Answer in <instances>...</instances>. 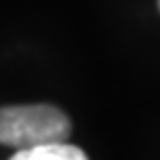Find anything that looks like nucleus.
Segmentation results:
<instances>
[{
    "mask_svg": "<svg viewBox=\"0 0 160 160\" xmlns=\"http://www.w3.org/2000/svg\"><path fill=\"white\" fill-rule=\"evenodd\" d=\"M71 121L60 108L50 104L0 108V143L27 150L44 143L67 142Z\"/></svg>",
    "mask_w": 160,
    "mask_h": 160,
    "instance_id": "f257e3e1",
    "label": "nucleus"
},
{
    "mask_svg": "<svg viewBox=\"0 0 160 160\" xmlns=\"http://www.w3.org/2000/svg\"><path fill=\"white\" fill-rule=\"evenodd\" d=\"M11 160H88V156L77 146H71L67 142H56L19 150L15 156H11Z\"/></svg>",
    "mask_w": 160,
    "mask_h": 160,
    "instance_id": "f03ea898",
    "label": "nucleus"
},
{
    "mask_svg": "<svg viewBox=\"0 0 160 160\" xmlns=\"http://www.w3.org/2000/svg\"><path fill=\"white\" fill-rule=\"evenodd\" d=\"M158 6H160V0H158Z\"/></svg>",
    "mask_w": 160,
    "mask_h": 160,
    "instance_id": "7ed1b4c3",
    "label": "nucleus"
}]
</instances>
